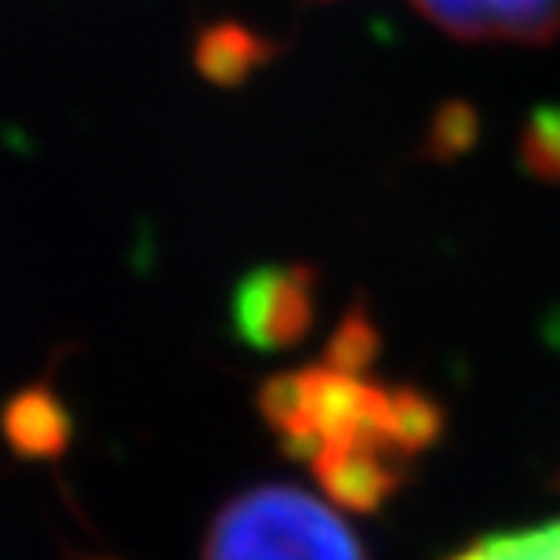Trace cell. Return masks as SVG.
<instances>
[{
	"label": "cell",
	"mask_w": 560,
	"mask_h": 560,
	"mask_svg": "<svg viewBox=\"0 0 560 560\" xmlns=\"http://www.w3.org/2000/svg\"><path fill=\"white\" fill-rule=\"evenodd\" d=\"M262 411L324 491L353 510L383 506L441 422L430 397L372 383L364 364L339 357L273 378L262 389Z\"/></svg>",
	"instance_id": "6da1fadb"
},
{
	"label": "cell",
	"mask_w": 560,
	"mask_h": 560,
	"mask_svg": "<svg viewBox=\"0 0 560 560\" xmlns=\"http://www.w3.org/2000/svg\"><path fill=\"white\" fill-rule=\"evenodd\" d=\"M205 560H364L357 535L320 499L266 485L233 499L208 532Z\"/></svg>",
	"instance_id": "7a4b0ae2"
},
{
	"label": "cell",
	"mask_w": 560,
	"mask_h": 560,
	"mask_svg": "<svg viewBox=\"0 0 560 560\" xmlns=\"http://www.w3.org/2000/svg\"><path fill=\"white\" fill-rule=\"evenodd\" d=\"M416 11L455 40L546 44L560 37V0H411Z\"/></svg>",
	"instance_id": "3957f363"
},
{
	"label": "cell",
	"mask_w": 560,
	"mask_h": 560,
	"mask_svg": "<svg viewBox=\"0 0 560 560\" xmlns=\"http://www.w3.org/2000/svg\"><path fill=\"white\" fill-rule=\"evenodd\" d=\"M313 317V277L306 270H262L241 288L237 324L255 346L295 342Z\"/></svg>",
	"instance_id": "277c9868"
},
{
	"label": "cell",
	"mask_w": 560,
	"mask_h": 560,
	"mask_svg": "<svg viewBox=\"0 0 560 560\" xmlns=\"http://www.w3.org/2000/svg\"><path fill=\"white\" fill-rule=\"evenodd\" d=\"M452 560H560V521L539 524V528L488 535Z\"/></svg>",
	"instance_id": "5b68a950"
}]
</instances>
